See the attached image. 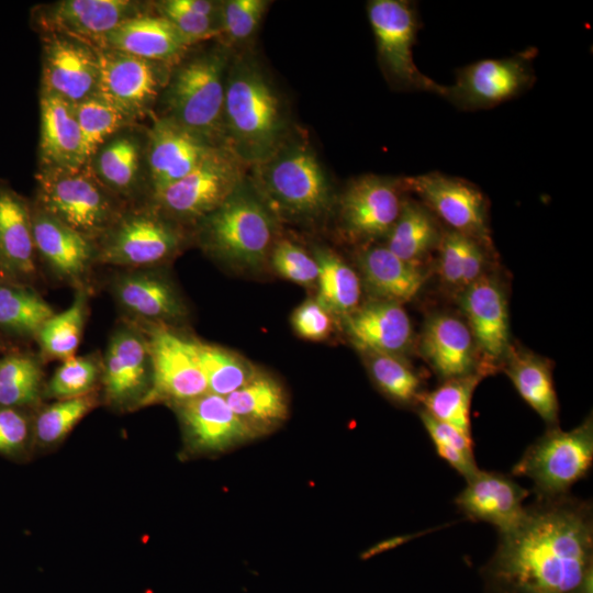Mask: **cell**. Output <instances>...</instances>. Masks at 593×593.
<instances>
[{
  "label": "cell",
  "instance_id": "cell-1",
  "mask_svg": "<svg viewBox=\"0 0 593 593\" xmlns=\"http://www.w3.org/2000/svg\"><path fill=\"white\" fill-rule=\"evenodd\" d=\"M499 535L483 568L490 593H582L592 583L590 502L570 494L536 499L515 527Z\"/></svg>",
  "mask_w": 593,
  "mask_h": 593
},
{
  "label": "cell",
  "instance_id": "cell-2",
  "mask_svg": "<svg viewBox=\"0 0 593 593\" xmlns=\"http://www.w3.org/2000/svg\"><path fill=\"white\" fill-rule=\"evenodd\" d=\"M225 146L255 165L283 142L281 102L261 68L244 57L231 59L224 98Z\"/></svg>",
  "mask_w": 593,
  "mask_h": 593
},
{
  "label": "cell",
  "instance_id": "cell-3",
  "mask_svg": "<svg viewBox=\"0 0 593 593\" xmlns=\"http://www.w3.org/2000/svg\"><path fill=\"white\" fill-rule=\"evenodd\" d=\"M251 184L277 220L313 222L332 205V188L315 152L305 142H284L254 165Z\"/></svg>",
  "mask_w": 593,
  "mask_h": 593
},
{
  "label": "cell",
  "instance_id": "cell-4",
  "mask_svg": "<svg viewBox=\"0 0 593 593\" xmlns=\"http://www.w3.org/2000/svg\"><path fill=\"white\" fill-rule=\"evenodd\" d=\"M278 220L246 180L199 223L204 249L235 270L262 269L277 242Z\"/></svg>",
  "mask_w": 593,
  "mask_h": 593
},
{
  "label": "cell",
  "instance_id": "cell-5",
  "mask_svg": "<svg viewBox=\"0 0 593 593\" xmlns=\"http://www.w3.org/2000/svg\"><path fill=\"white\" fill-rule=\"evenodd\" d=\"M230 51L193 56L170 74L163 91L164 116L214 146H225L224 98Z\"/></svg>",
  "mask_w": 593,
  "mask_h": 593
},
{
  "label": "cell",
  "instance_id": "cell-6",
  "mask_svg": "<svg viewBox=\"0 0 593 593\" xmlns=\"http://www.w3.org/2000/svg\"><path fill=\"white\" fill-rule=\"evenodd\" d=\"M36 181L34 204L93 243L124 213L122 199L101 183L89 164L71 171L38 170Z\"/></svg>",
  "mask_w": 593,
  "mask_h": 593
},
{
  "label": "cell",
  "instance_id": "cell-7",
  "mask_svg": "<svg viewBox=\"0 0 593 593\" xmlns=\"http://www.w3.org/2000/svg\"><path fill=\"white\" fill-rule=\"evenodd\" d=\"M593 462V421L588 416L571 430L557 426L527 447L512 469V475L533 482L537 500L569 495L571 488L585 478Z\"/></svg>",
  "mask_w": 593,
  "mask_h": 593
},
{
  "label": "cell",
  "instance_id": "cell-8",
  "mask_svg": "<svg viewBox=\"0 0 593 593\" xmlns=\"http://www.w3.org/2000/svg\"><path fill=\"white\" fill-rule=\"evenodd\" d=\"M246 166L228 147L219 146L186 177L153 193V208L177 224H197L243 183Z\"/></svg>",
  "mask_w": 593,
  "mask_h": 593
},
{
  "label": "cell",
  "instance_id": "cell-9",
  "mask_svg": "<svg viewBox=\"0 0 593 593\" xmlns=\"http://www.w3.org/2000/svg\"><path fill=\"white\" fill-rule=\"evenodd\" d=\"M367 13L378 60L390 85L399 90L443 97L445 86L425 76L414 63L413 46L421 27L415 4L404 0H372L367 4Z\"/></svg>",
  "mask_w": 593,
  "mask_h": 593
},
{
  "label": "cell",
  "instance_id": "cell-10",
  "mask_svg": "<svg viewBox=\"0 0 593 593\" xmlns=\"http://www.w3.org/2000/svg\"><path fill=\"white\" fill-rule=\"evenodd\" d=\"M97 259L123 267H152L172 258L183 244L179 224L155 208L125 212L99 239Z\"/></svg>",
  "mask_w": 593,
  "mask_h": 593
},
{
  "label": "cell",
  "instance_id": "cell-11",
  "mask_svg": "<svg viewBox=\"0 0 593 593\" xmlns=\"http://www.w3.org/2000/svg\"><path fill=\"white\" fill-rule=\"evenodd\" d=\"M535 48L514 56L481 59L460 68L456 80L445 86L443 98L461 110L496 107L527 91L535 82Z\"/></svg>",
  "mask_w": 593,
  "mask_h": 593
},
{
  "label": "cell",
  "instance_id": "cell-12",
  "mask_svg": "<svg viewBox=\"0 0 593 593\" xmlns=\"http://www.w3.org/2000/svg\"><path fill=\"white\" fill-rule=\"evenodd\" d=\"M146 339L152 382L141 405L164 401L179 404L209 392L194 340L161 324H153Z\"/></svg>",
  "mask_w": 593,
  "mask_h": 593
},
{
  "label": "cell",
  "instance_id": "cell-13",
  "mask_svg": "<svg viewBox=\"0 0 593 593\" xmlns=\"http://www.w3.org/2000/svg\"><path fill=\"white\" fill-rule=\"evenodd\" d=\"M406 191L403 179L366 175L353 180L338 200V225L353 243L387 237L395 223Z\"/></svg>",
  "mask_w": 593,
  "mask_h": 593
},
{
  "label": "cell",
  "instance_id": "cell-14",
  "mask_svg": "<svg viewBox=\"0 0 593 593\" xmlns=\"http://www.w3.org/2000/svg\"><path fill=\"white\" fill-rule=\"evenodd\" d=\"M403 183L449 230L491 246L486 200L473 183L437 171L403 178Z\"/></svg>",
  "mask_w": 593,
  "mask_h": 593
},
{
  "label": "cell",
  "instance_id": "cell-15",
  "mask_svg": "<svg viewBox=\"0 0 593 593\" xmlns=\"http://www.w3.org/2000/svg\"><path fill=\"white\" fill-rule=\"evenodd\" d=\"M97 94L134 123L145 118L168 81V66L114 49L97 48Z\"/></svg>",
  "mask_w": 593,
  "mask_h": 593
},
{
  "label": "cell",
  "instance_id": "cell-16",
  "mask_svg": "<svg viewBox=\"0 0 593 593\" xmlns=\"http://www.w3.org/2000/svg\"><path fill=\"white\" fill-rule=\"evenodd\" d=\"M41 93L77 104L94 96L99 82L97 48L80 40L43 34Z\"/></svg>",
  "mask_w": 593,
  "mask_h": 593
},
{
  "label": "cell",
  "instance_id": "cell-17",
  "mask_svg": "<svg viewBox=\"0 0 593 593\" xmlns=\"http://www.w3.org/2000/svg\"><path fill=\"white\" fill-rule=\"evenodd\" d=\"M130 0H61L33 11L43 34L57 33L99 48L102 40L124 20L143 13Z\"/></svg>",
  "mask_w": 593,
  "mask_h": 593
},
{
  "label": "cell",
  "instance_id": "cell-18",
  "mask_svg": "<svg viewBox=\"0 0 593 593\" xmlns=\"http://www.w3.org/2000/svg\"><path fill=\"white\" fill-rule=\"evenodd\" d=\"M177 407L186 443L194 452L220 454L257 438L224 396L208 392Z\"/></svg>",
  "mask_w": 593,
  "mask_h": 593
},
{
  "label": "cell",
  "instance_id": "cell-19",
  "mask_svg": "<svg viewBox=\"0 0 593 593\" xmlns=\"http://www.w3.org/2000/svg\"><path fill=\"white\" fill-rule=\"evenodd\" d=\"M102 380L110 403L118 406L141 404L152 382L146 337L135 328L116 329L105 351Z\"/></svg>",
  "mask_w": 593,
  "mask_h": 593
},
{
  "label": "cell",
  "instance_id": "cell-20",
  "mask_svg": "<svg viewBox=\"0 0 593 593\" xmlns=\"http://www.w3.org/2000/svg\"><path fill=\"white\" fill-rule=\"evenodd\" d=\"M147 136L152 194L186 177L219 147L166 116L155 121Z\"/></svg>",
  "mask_w": 593,
  "mask_h": 593
},
{
  "label": "cell",
  "instance_id": "cell-21",
  "mask_svg": "<svg viewBox=\"0 0 593 593\" xmlns=\"http://www.w3.org/2000/svg\"><path fill=\"white\" fill-rule=\"evenodd\" d=\"M528 495L529 491L511 475L479 470L467 480L455 503L467 518L489 523L502 534L521 522Z\"/></svg>",
  "mask_w": 593,
  "mask_h": 593
},
{
  "label": "cell",
  "instance_id": "cell-22",
  "mask_svg": "<svg viewBox=\"0 0 593 593\" xmlns=\"http://www.w3.org/2000/svg\"><path fill=\"white\" fill-rule=\"evenodd\" d=\"M460 305L477 347L491 360L506 356L510 345L507 300L500 281L482 275L462 289Z\"/></svg>",
  "mask_w": 593,
  "mask_h": 593
},
{
  "label": "cell",
  "instance_id": "cell-23",
  "mask_svg": "<svg viewBox=\"0 0 593 593\" xmlns=\"http://www.w3.org/2000/svg\"><path fill=\"white\" fill-rule=\"evenodd\" d=\"M351 343L361 353H379L401 357L411 347L413 327L402 304L370 300L343 317Z\"/></svg>",
  "mask_w": 593,
  "mask_h": 593
},
{
  "label": "cell",
  "instance_id": "cell-24",
  "mask_svg": "<svg viewBox=\"0 0 593 593\" xmlns=\"http://www.w3.org/2000/svg\"><path fill=\"white\" fill-rule=\"evenodd\" d=\"M31 216L36 254L58 278L71 283L80 282L97 259L94 243L36 204L31 206Z\"/></svg>",
  "mask_w": 593,
  "mask_h": 593
},
{
  "label": "cell",
  "instance_id": "cell-25",
  "mask_svg": "<svg viewBox=\"0 0 593 593\" xmlns=\"http://www.w3.org/2000/svg\"><path fill=\"white\" fill-rule=\"evenodd\" d=\"M475 346L468 325L445 313L425 321L418 340L422 356L444 381L483 372L477 363Z\"/></svg>",
  "mask_w": 593,
  "mask_h": 593
},
{
  "label": "cell",
  "instance_id": "cell-26",
  "mask_svg": "<svg viewBox=\"0 0 593 593\" xmlns=\"http://www.w3.org/2000/svg\"><path fill=\"white\" fill-rule=\"evenodd\" d=\"M189 47L188 42L165 16L149 13L124 20L99 46L165 66L179 64Z\"/></svg>",
  "mask_w": 593,
  "mask_h": 593
},
{
  "label": "cell",
  "instance_id": "cell-27",
  "mask_svg": "<svg viewBox=\"0 0 593 593\" xmlns=\"http://www.w3.org/2000/svg\"><path fill=\"white\" fill-rule=\"evenodd\" d=\"M112 291L125 311L153 324L180 323L189 313L170 279L154 271L121 275L113 281Z\"/></svg>",
  "mask_w": 593,
  "mask_h": 593
},
{
  "label": "cell",
  "instance_id": "cell-28",
  "mask_svg": "<svg viewBox=\"0 0 593 593\" xmlns=\"http://www.w3.org/2000/svg\"><path fill=\"white\" fill-rule=\"evenodd\" d=\"M40 114L38 170L71 171L87 165L74 105L41 93Z\"/></svg>",
  "mask_w": 593,
  "mask_h": 593
},
{
  "label": "cell",
  "instance_id": "cell-29",
  "mask_svg": "<svg viewBox=\"0 0 593 593\" xmlns=\"http://www.w3.org/2000/svg\"><path fill=\"white\" fill-rule=\"evenodd\" d=\"M357 264L361 286L370 300L402 304L412 300L426 280L422 265L399 258L385 246H363Z\"/></svg>",
  "mask_w": 593,
  "mask_h": 593
},
{
  "label": "cell",
  "instance_id": "cell-30",
  "mask_svg": "<svg viewBox=\"0 0 593 593\" xmlns=\"http://www.w3.org/2000/svg\"><path fill=\"white\" fill-rule=\"evenodd\" d=\"M31 205L12 188L0 183V271L13 279L35 272Z\"/></svg>",
  "mask_w": 593,
  "mask_h": 593
},
{
  "label": "cell",
  "instance_id": "cell-31",
  "mask_svg": "<svg viewBox=\"0 0 593 593\" xmlns=\"http://www.w3.org/2000/svg\"><path fill=\"white\" fill-rule=\"evenodd\" d=\"M225 400L257 437L278 428L288 418L289 402L283 387L261 370Z\"/></svg>",
  "mask_w": 593,
  "mask_h": 593
},
{
  "label": "cell",
  "instance_id": "cell-32",
  "mask_svg": "<svg viewBox=\"0 0 593 593\" xmlns=\"http://www.w3.org/2000/svg\"><path fill=\"white\" fill-rule=\"evenodd\" d=\"M504 371L524 401L551 427L557 426L559 403L551 363L536 354L510 348Z\"/></svg>",
  "mask_w": 593,
  "mask_h": 593
},
{
  "label": "cell",
  "instance_id": "cell-33",
  "mask_svg": "<svg viewBox=\"0 0 593 593\" xmlns=\"http://www.w3.org/2000/svg\"><path fill=\"white\" fill-rule=\"evenodd\" d=\"M142 158L141 141L121 131L105 142L88 164L101 183L123 199L137 188Z\"/></svg>",
  "mask_w": 593,
  "mask_h": 593
},
{
  "label": "cell",
  "instance_id": "cell-34",
  "mask_svg": "<svg viewBox=\"0 0 593 593\" xmlns=\"http://www.w3.org/2000/svg\"><path fill=\"white\" fill-rule=\"evenodd\" d=\"M441 235L435 215L421 201L404 199L384 246L399 258L422 265L430 250L438 247Z\"/></svg>",
  "mask_w": 593,
  "mask_h": 593
},
{
  "label": "cell",
  "instance_id": "cell-35",
  "mask_svg": "<svg viewBox=\"0 0 593 593\" xmlns=\"http://www.w3.org/2000/svg\"><path fill=\"white\" fill-rule=\"evenodd\" d=\"M312 255L318 267L316 300L334 316L345 317L359 306V275L328 247L314 246Z\"/></svg>",
  "mask_w": 593,
  "mask_h": 593
},
{
  "label": "cell",
  "instance_id": "cell-36",
  "mask_svg": "<svg viewBox=\"0 0 593 593\" xmlns=\"http://www.w3.org/2000/svg\"><path fill=\"white\" fill-rule=\"evenodd\" d=\"M483 372L467 377L445 380L432 391H424L419 396L421 409L434 418L457 428L472 438L470 424V404L475 387Z\"/></svg>",
  "mask_w": 593,
  "mask_h": 593
},
{
  "label": "cell",
  "instance_id": "cell-37",
  "mask_svg": "<svg viewBox=\"0 0 593 593\" xmlns=\"http://www.w3.org/2000/svg\"><path fill=\"white\" fill-rule=\"evenodd\" d=\"M54 314L52 306L32 289L0 283V328L19 336H36Z\"/></svg>",
  "mask_w": 593,
  "mask_h": 593
},
{
  "label": "cell",
  "instance_id": "cell-38",
  "mask_svg": "<svg viewBox=\"0 0 593 593\" xmlns=\"http://www.w3.org/2000/svg\"><path fill=\"white\" fill-rule=\"evenodd\" d=\"M72 105L80 131L86 164L105 142L123 128L134 124L125 114L97 93Z\"/></svg>",
  "mask_w": 593,
  "mask_h": 593
},
{
  "label": "cell",
  "instance_id": "cell-39",
  "mask_svg": "<svg viewBox=\"0 0 593 593\" xmlns=\"http://www.w3.org/2000/svg\"><path fill=\"white\" fill-rule=\"evenodd\" d=\"M366 367L378 390L400 405L419 404L422 380L399 356L362 353Z\"/></svg>",
  "mask_w": 593,
  "mask_h": 593
},
{
  "label": "cell",
  "instance_id": "cell-40",
  "mask_svg": "<svg viewBox=\"0 0 593 593\" xmlns=\"http://www.w3.org/2000/svg\"><path fill=\"white\" fill-rule=\"evenodd\" d=\"M87 304V294L80 290L66 310L45 321L36 337L46 355L63 360L74 357L81 340Z\"/></svg>",
  "mask_w": 593,
  "mask_h": 593
},
{
  "label": "cell",
  "instance_id": "cell-41",
  "mask_svg": "<svg viewBox=\"0 0 593 593\" xmlns=\"http://www.w3.org/2000/svg\"><path fill=\"white\" fill-rule=\"evenodd\" d=\"M194 342L210 393L225 398L243 387L258 370L244 357L226 348Z\"/></svg>",
  "mask_w": 593,
  "mask_h": 593
},
{
  "label": "cell",
  "instance_id": "cell-42",
  "mask_svg": "<svg viewBox=\"0 0 593 593\" xmlns=\"http://www.w3.org/2000/svg\"><path fill=\"white\" fill-rule=\"evenodd\" d=\"M43 373L31 356L11 354L0 359V406L22 409L41 394Z\"/></svg>",
  "mask_w": 593,
  "mask_h": 593
},
{
  "label": "cell",
  "instance_id": "cell-43",
  "mask_svg": "<svg viewBox=\"0 0 593 593\" xmlns=\"http://www.w3.org/2000/svg\"><path fill=\"white\" fill-rule=\"evenodd\" d=\"M419 418L428 433L437 455L466 480L479 468L473 452V440L457 428L440 422L419 409Z\"/></svg>",
  "mask_w": 593,
  "mask_h": 593
},
{
  "label": "cell",
  "instance_id": "cell-44",
  "mask_svg": "<svg viewBox=\"0 0 593 593\" xmlns=\"http://www.w3.org/2000/svg\"><path fill=\"white\" fill-rule=\"evenodd\" d=\"M94 402L92 395L86 394L58 400L46 406L34 421L33 433L35 439L43 445L57 443L93 407Z\"/></svg>",
  "mask_w": 593,
  "mask_h": 593
},
{
  "label": "cell",
  "instance_id": "cell-45",
  "mask_svg": "<svg viewBox=\"0 0 593 593\" xmlns=\"http://www.w3.org/2000/svg\"><path fill=\"white\" fill-rule=\"evenodd\" d=\"M99 377V368L92 358L71 357L63 361L49 379L45 393L57 400L89 394Z\"/></svg>",
  "mask_w": 593,
  "mask_h": 593
},
{
  "label": "cell",
  "instance_id": "cell-46",
  "mask_svg": "<svg viewBox=\"0 0 593 593\" xmlns=\"http://www.w3.org/2000/svg\"><path fill=\"white\" fill-rule=\"evenodd\" d=\"M269 264L280 277L296 284L311 288L317 283L318 267L315 258L291 240L276 242Z\"/></svg>",
  "mask_w": 593,
  "mask_h": 593
},
{
  "label": "cell",
  "instance_id": "cell-47",
  "mask_svg": "<svg viewBox=\"0 0 593 593\" xmlns=\"http://www.w3.org/2000/svg\"><path fill=\"white\" fill-rule=\"evenodd\" d=\"M268 1L227 0L219 4V24L231 42H244L257 30L264 16Z\"/></svg>",
  "mask_w": 593,
  "mask_h": 593
},
{
  "label": "cell",
  "instance_id": "cell-48",
  "mask_svg": "<svg viewBox=\"0 0 593 593\" xmlns=\"http://www.w3.org/2000/svg\"><path fill=\"white\" fill-rule=\"evenodd\" d=\"M156 8L158 14L165 16L190 46L221 34L216 19L180 9L171 0L157 2Z\"/></svg>",
  "mask_w": 593,
  "mask_h": 593
},
{
  "label": "cell",
  "instance_id": "cell-49",
  "mask_svg": "<svg viewBox=\"0 0 593 593\" xmlns=\"http://www.w3.org/2000/svg\"><path fill=\"white\" fill-rule=\"evenodd\" d=\"M333 316L316 299H309L293 311L291 324L304 339L325 340L334 329Z\"/></svg>",
  "mask_w": 593,
  "mask_h": 593
},
{
  "label": "cell",
  "instance_id": "cell-50",
  "mask_svg": "<svg viewBox=\"0 0 593 593\" xmlns=\"http://www.w3.org/2000/svg\"><path fill=\"white\" fill-rule=\"evenodd\" d=\"M31 427L21 409L0 406V454L20 456L27 446Z\"/></svg>",
  "mask_w": 593,
  "mask_h": 593
},
{
  "label": "cell",
  "instance_id": "cell-51",
  "mask_svg": "<svg viewBox=\"0 0 593 593\" xmlns=\"http://www.w3.org/2000/svg\"><path fill=\"white\" fill-rule=\"evenodd\" d=\"M468 236L456 231L443 232L439 248V271L443 281L451 287H461L462 260Z\"/></svg>",
  "mask_w": 593,
  "mask_h": 593
},
{
  "label": "cell",
  "instance_id": "cell-52",
  "mask_svg": "<svg viewBox=\"0 0 593 593\" xmlns=\"http://www.w3.org/2000/svg\"><path fill=\"white\" fill-rule=\"evenodd\" d=\"M483 245L468 237L465 246L462 260L461 288L474 282L483 273L484 254Z\"/></svg>",
  "mask_w": 593,
  "mask_h": 593
},
{
  "label": "cell",
  "instance_id": "cell-53",
  "mask_svg": "<svg viewBox=\"0 0 593 593\" xmlns=\"http://www.w3.org/2000/svg\"><path fill=\"white\" fill-rule=\"evenodd\" d=\"M171 2L183 10L214 18L219 13V4L208 0H171Z\"/></svg>",
  "mask_w": 593,
  "mask_h": 593
}]
</instances>
